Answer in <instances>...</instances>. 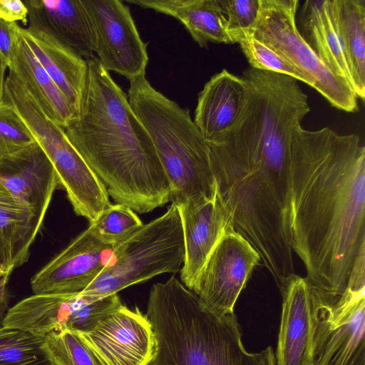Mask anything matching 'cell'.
I'll return each mask as SVG.
<instances>
[{"instance_id":"cell-1","label":"cell","mask_w":365,"mask_h":365,"mask_svg":"<svg viewBox=\"0 0 365 365\" xmlns=\"http://www.w3.org/2000/svg\"><path fill=\"white\" fill-rule=\"evenodd\" d=\"M292 247L311 288L331 297L346 290L365 248V147L356 134L302 126L290 143Z\"/></svg>"},{"instance_id":"cell-2","label":"cell","mask_w":365,"mask_h":365,"mask_svg":"<svg viewBox=\"0 0 365 365\" xmlns=\"http://www.w3.org/2000/svg\"><path fill=\"white\" fill-rule=\"evenodd\" d=\"M86 61L79 111L64 128L68 139L116 203L139 213L165 205L170 184L149 134L97 57Z\"/></svg>"},{"instance_id":"cell-3","label":"cell","mask_w":365,"mask_h":365,"mask_svg":"<svg viewBox=\"0 0 365 365\" xmlns=\"http://www.w3.org/2000/svg\"><path fill=\"white\" fill-rule=\"evenodd\" d=\"M146 317L155 334L148 365H275L271 346L249 352L235 313L207 309L176 277L150 289Z\"/></svg>"},{"instance_id":"cell-4","label":"cell","mask_w":365,"mask_h":365,"mask_svg":"<svg viewBox=\"0 0 365 365\" xmlns=\"http://www.w3.org/2000/svg\"><path fill=\"white\" fill-rule=\"evenodd\" d=\"M127 97L153 141L169 181L172 204L210 195L214 179L208 147L190 110L155 90L145 76L130 82Z\"/></svg>"},{"instance_id":"cell-5","label":"cell","mask_w":365,"mask_h":365,"mask_svg":"<svg viewBox=\"0 0 365 365\" xmlns=\"http://www.w3.org/2000/svg\"><path fill=\"white\" fill-rule=\"evenodd\" d=\"M185 257L182 222L178 207H168L114 245L98 277L81 294L103 297L158 274L180 270Z\"/></svg>"},{"instance_id":"cell-6","label":"cell","mask_w":365,"mask_h":365,"mask_svg":"<svg viewBox=\"0 0 365 365\" xmlns=\"http://www.w3.org/2000/svg\"><path fill=\"white\" fill-rule=\"evenodd\" d=\"M298 0H259L257 19L247 31L274 49L308 80L334 108L358 110L357 96L349 83L334 73L304 40L297 26Z\"/></svg>"},{"instance_id":"cell-7","label":"cell","mask_w":365,"mask_h":365,"mask_svg":"<svg viewBox=\"0 0 365 365\" xmlns=\"http://www.w3.org/2000/svg\"><path fill=\"white\" fill-rule=\"evenodd\" d=\"M310 290L309 365H365V289L346 287L339 297Z\"/></svg>"},{"instance_id":"cell-8","label":"cell","mask_w":365,"mask_h":365,"mask_svg":"<svg viewBox=\"0 0 365 365\" xmlns=\"http://www.w3.org/2000/svg\"><path fill=\"white\" fill-rule=\"evenodd\" d=\"M118 294L95 297L83 294H34L9 309L2 327L46 336L54 331H89L121 307Z\"/></svg>"},{"instance_id":"cell-9","label":"cell","mask_w":365,"mask_h":365,"mask_svg":"<svg viewBox=\"0 0 365 365\" xmlns=\"http://www.w3.org/2000/svg\"><path fill=\"white\" fill-rule=\"evenodd\" d=\"M89 23L94 52L108 72L130 81L145 76L147 44L138 33L130 9L120 0H81Z\"/></svg>"},{"instance_id":"cell-10","label":"cell","mask_w":365,"mask_h":365,"mask_svg":"<svg viewBox=\"0 0 365 365\" xmlns=\"http://www.w3.org/2000/svg\"><path fill=\"white\" fill-rule=\"evenodd\" d=\"M259 262L250 243L230 229L212 250L190 291L207 309L220 315L235 313L236 302Z\"/></svg>"},{"instance_id":"cell-11","label":"cell","mask_w":365,"mask_h":365,"mask_svg":"<svg viewBox=\"0 0 365 365\" xmlns=\"http://www.w3.org/2000/svg\"><path fill=\"white\" fill-rule=\"evenodd\" d=\"M114 245L102 242L88 226L32 277L33 292L81 293L106 267Z\"/></svg>"},{"instance_id":"cell-12","label":"cell","mask_w":365,"mask_h":365,"mask_svg":"<svg viewBox=\"0 0 365 365\" xmlns=\"http://www.w3.org/2000/svg\"><path fill=\"white\" fill-rule=\"evenodd\" d=\"M37 143L51 162L75 213L90 223L94 221L110 203L109 196L69 141L65 130L56 125L46 127L38 135Z\"/></svg>"},{"instance_id":"cell-13","label":"cell","mask_w":365,"mask_h":365,"mask_svg":"<svg viewBox=\"0 0 365 365\" xmlns=\"http://www.w3.org/2000/svg\"><path fill=\"white\" fill-rule=\"evenodd\" d=\"M102 365H148L155 334L146 315L124 305L89 331L79 333Z\"/></svg>"},{"instance_id":"cell-14","label":"cell","mask_w":365,"mask_h":365,"mask_svg":"<svg viewBox=\"0 0 365 365\" xmlns=\"http://www.w3.org/2000/svg\"><path fill=\"white\" fill-rule=\"evenodd\" d=\"M176 207L181 219L185 247L180 279L191 290L212 250L225 232L232 228L215 182L210 195Z\"/></svg>"},{"instance_id":"cell-15","label":"cell","mask_w":365,"mask_h":365,"mask_svg":"<svg viewBox=\"0 0 365 365\" xmlns=\"http://www.w3.org/2000/svg\"><path fill=\"white\" fill-rule=\"evenodd\" d=\"M0 182L43 220L59 185L51 162L36 141L0 158Z\"/></svg>"},{"instance_id":"cell-16","label":"cell","mask_w":365,"mask_h":365,"mask_svg":"<svg viewBox=\"0 0 365 365\" xmlns=\"http://www.w3.org/2000/svg\"><path fill=\"white\" fill-rule=\"evenodd\" d=\"M282 306L275 365H309L311 290L306 278L294 274L280 290Z\"/></svg>"},{"instance_id":"cell-17","label":"cell","mask_w":365,"mask_h":365,"mask_svg":"<svg viewBox=\"0 0 365 365\" xmlns=\"http://www.w3.org/2000/svg\"><path fill=\"white\" fill-rule=\"evenodd\" d=\"M29 29L40 31L86 60L93 57L91 31L81 0H25Z\"/></svg>"},{"instance_id":"cell-18","label":"cell","mask_w":365,"mask_h":365,"mask_svg":"<svg viewBox=\"0 0 365 365\" xmlns=\"http://www.w3.org/2000/svg\"><path fill=\"white\" fill-rule=\"evenodd\" d=\"M19 31L41 66L77 115L87 75V61L47 34L20 26Z\"/></svg>"},{"instance_id":"cell-19","label":"cell","mask_w":365,"mask_h":365,"mask_svg":"<svg viewBox=\"0 0 365 365\" xmlns=\"http://www.w3.org/2000/svg\"><path fill=\"white\" fill-rule=\"evenodd\" d=\"M246 86L226 69L214 74L199 93L193 122L205 140L220 134L237 118Z\"/></svg>"},{"instance_id":"cell-20","label":"cell","mask_w":365,"mask_h":365,"mask_svg":"<svg viewBox=\"0 0 365 365\" xmlns=\"http://www.w3.org/2000/svg\"><path fill=\"white\" fill-rule=\"evenodd\" d=\"M301 25V34L311 48L352 88L351 71L339 34L337 0L306 1L302 8Z\"/></svg>"},{"instance_id":"cell-21","label":"cell","mask_w":365,"mask_h":365,"mask_svg":"<svg viewBox=\"0 0 365 365\" xmlns=\"http://www.w3.org/2000/svg\"><path fill=\"white\" fill-rule=\"evenodd\" d=\"M128 3L169 15L184 25L201 48L209 43L233 44L218 0H126Z\"/></svg>"},{"instance_id":"cell-22","label":"cell","mask_w":365,"mask_h":365,"mask_svg":"<svg viewBox=\"0 0 365 365\" xmlns=\"http://www.w3.org/2000/svg\"><path fill=\"white\" fill-rule=\"evenodd\" d=\"M19 27L17 40L8 66L53 123L65 128L75 118L68 101L36 58Z\"/></svg>"},{"instance_id":"cell-23","label":"cell","mask_w":365,"mask_h":365,"mask_svg":"<svg viewBox=\"0 0 365 365\" xmlns=\"http://www.w3.org/2000/svg\"><path fill=\"white\" fill-rule=\"evenodd\" d=\"M43 222L0 182V263L7 272L28 260Z\"/></svg>"},{"instance_id":"cell-24","label":"cell","mask_w":365,"mask_h":365,"mask_svg":"<svg viewBox=\"0 0 365 365\" xmlns=\"http://www.w3.org/2000/svg\"><path fill=\"white\" fill-rule=\"evenodd\" d=\"M338 25L358 98H365V0H337Z\"/></svg>"},{"instance_id":"cell-25","label":"cell","mask_w":365,"mask_h":365,"mask_svg":"<svg viewBox=\"0 0 365 365\" xmlns=\"http://www.w3.org/2000/svg\"><path fill=\"white\" fill-rule=\"evenodd\" d=\"M0 365H56L46 336L0 327Z\"/></svg>"},{"instance_id":"cell-26","label":"cell","mask_w":365,"mask_h":365,"mask_svg":"<svg viewBox=\"0 0 365 365\" xmlns=\"http://www.w3.org/2000/svg\"><path fill=\"white\" fill-rule=\"evenodd\" d=\"M235 43H238L251 68L289 76L309 84L307 78L281 55L257 40L246 30L230 32Z\"/></svg>"},{"instance_id":"cell-27","label":"cell","mask_w":365,"mask_h":365,"mask_svg":"<svg viewBox=\"0 0 365 365\" xmlns=\"http://www.w3.org/2000/svg\"><path fill=\"white\" fill-rule=\"evenodd\" d=\"M143 225L135 211L128 206L109 204L97 218L90 223L93 234L102 242L115 244Z\"/></svg>"},{"instance_id":"cell-28","label":"cell","mask_w":365,"mask_h":365,"mask_svg":"<svg viewBox=\"0 0 365 365\" xmlns=\"http://www.w3.org/2000/svg\"><path fill=\"white\" fill-rule=\"evenodd\" d=\"M46 339L56 365H102L78 332L54 331Z\"/></svg>"},{"instance_id":"cell-29","label":"cell","mask_w":365,"mask_h":365,"mask_svg":"<svg viewBox=\"0 0 365 365\" xmlns=\"http://www.w3.org/2000/svg\"><path fill=\"white\" fill-rule=\"evenodd\" d=\"M36 140L14 108L0 102V158L13 154Z\"/></svg>"},{"instance_id":"cell-30","label":"cell","mask_w":365,"mask_h":365,"mask_svg":"<svg viewBox=\"0 0 365 365\" xmlns=\"http://www.w3.org/2000/svg\"><path fill=\"white\" fill-rule=\"evenodd\" d=\"M227 21L228 31L248 30L255 22L259 0H218Z\"/></svg>"},{"instance_id":"cell-31","label":"cell","mask_w":365,"mask_h":365,"mask_svg":"<svg viewBox=\"0 0 365 365\" xmlns=\"http://www.w3.org/2000/svg\"><path fill=\"white\" fill-rule=\"evenodd\" d=\"M19 25L0 19V54L9 66L14 55Z\"/></svg>"},{"instance_id":"cell-32","label":"cell","mask_w":365,"mask_h":365,"mask_svg":"<svg viewBox=\"0 0 365 365\" xmlns=\"http://www.w3.org/2000/svg\"><path fill=\"white\" fill-rule=\"evenodd\" d=\"M0 19L7 22L28 21V9L23 1L0 0Z\"/></svg>"},{"instance_id":"cell-33","label":"cell","mask_w":365,"mask_h":365,"mask_svg":"<svg viewBox=\"0 0 365 365\" xmlns=\"http://www.w3.org/2000/svg\"><path fill=\"white\" fill-rule=\"evenodd\" d=\"M11 274V273L8 272L0 276V327H2L4 319L7 313H6V311L8 308L10 298L8 282Z\"/></svg>"},{"instance_id":"cell-34","label":"cell","mask_w":365,"mask_h":365,"mask_svg":"<svg viewBox=\"0 0 365 365\" xmlns=\"http://www.w3.org/2000/svg\"><path fill=\"white\" fill-rule=\"evenodd\" d=\"M6 68H8V66L0 54V102L2 101L4 96Z\"/></svg>"},{"instance_id":"cell-35","label":"cell","mask_w":365,"mask_h":365,"mask_svg":"<svg viewBox=\"0 0 365 365\" xmlns=\"http://www.w3.org/2000/svg\"><path fill=\"white\" fill-rule=\"evenodd\" d=\"M6 273H8V272L4 269V268L3 267L1 264L0 263V276Z\"/></svg>"}]
</instances>
